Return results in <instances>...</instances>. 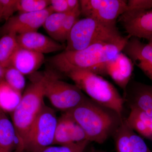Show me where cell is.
Segmentation results:
<instances>
[{"mask_svg":"<svg viewBox=\"0 0 152 152\" xmlns=\"http://www.w3.org/2000/svg\"><path fill=\"white\" fill-rule=\"evenodd\" d=\"M130 37L126 36L116 43H98L79 50H64L50 58L49 63L54 69L66 75L72 71L83 70L102 76L105 64L122 51Z\"/></svg>","mask_w":152,"mask_h":152,"instance_id":"cell-1","label":"cell"},{"mask_svg":"<svg viewBox=\"0 0 152 152\" xmlns=\"http://www.w3.org/2000/svg\"><path fill=\"white\" fill-rule=\"evenodd\" d=\"M65 113L80 126L88 141L99 144L104 143L113 135L124 118L88 96L81 103Z\"/></svg>","mask_w":152,"mask_h":152,"instance_id":"cell-2","label":"cell"},{"mask_svg":"<svg viewBox=\"0 0 152 152\" xmlns=\"http://www.w3.org/2000/svg\"><path fill=\"white\" fill-rule=\"evenodd\" d=\"M20 103L12 113V122L16 132L21 152L25 151L28 135L45 105L42 74H33Z\"/></svg>","mask_w":152,"mask_h":152,"instance_id":"cell-3","label":"cell"},{"mask_svg":"<svg viewBox=\"0 0 152 152\" xmlns=\"http://www.w3.org/2000/svg\"><path fill=\"white\" fill-rule=\"evenodd\" d=\"M66 75L92 100L123 118L124 98L110 82L99 75L88 70L73 71Z\"/></svg>","mask_w":152,"mask_h":152,"instance_id":"cell-4","label":"cell"},{"mask_svg":"<svg viewBox=\"0 0 152 152\" xmlns=\"http://www.w3.org/2000/svg\"><path fill=\"white\" fill-rule=\"evenodd\" d=\"M116 25L108 24L90 18L79 19L66 40L65 50H83L98 43H116L124 39Z\"/></svg>","mask_w":152,"mask_h":152,"instance_id":"cell-5","label":"cell"},{"mask_svg":"<svg viewBox=\"0 0 152 152\" xmlns=\"http://www.w3.org/2000/svg\"><path fill=\"white\" fill-rule=\"evenodd\" d=\"M42 78L45 97L55 108L64 113L75 107L87 97L75 85L63 81L54 72L42 74Z\"/></svg>","mask_w":152,"mask_h":152,"instance_id":"cell-6","label":"cell"},{"mask_svg":"<svg viewBox=\"0 0 152 152\" xmlns=\"http://www.w3.org/2000/svg\"><path fill=\"white\" fill-rule=\"evenodd\" d=\"M58 120L54 110L45 105L30 130L25 151L39 152L54 145Z\"/></svg>","mask_w":152,"mask_h":152,"instance_id":"cell-7","label":"cell"},{"mask_svg":"<svg viewBox=\"0 0 152 152\" xmlns=\"http://www.w3.org/2000/svg\"><path fill=\"white\" fill-rule=\"evenodd\" d=\"M127 1L81 0V15L108 24L116 25L117 19L126 11Z\"/></svg>","mask_w":152,"mask_h":152,"instance_id":"cell-8","label":"cell"},{"mask_svg":"<svg viewBox=\"0 0 152 152\" xmlns=\"http://www.w3.org/2000/svg\"><path fill=\"white\" fill-rule=\"evenodd\" d=\"M53 13L49 7L44 10L37 12L20 13L18 15L11 17L1 29L3 35L14 34L18 36L25 33L37 31L43 26L46 19Z\"/></svg>","mask_w":152,"mask_h":152,"instance_id":"cell-9","label":"cell"},{"mask_svg":"<svg viewBox=\"0 0 152 152\" xmlns=\"http://www.w3.org/2000/svg\"><path fill=\"white\" fill-rule=\"evenodd\" d=\"M118 20L128 36L148 41L152 38V9L142 11H127Z\"/></svg>","mask_w":152,"mask_h":152,"instance_id":"cell-10","label":"cell"},{"mask_svg":"<svg viewBox=\"0 0 152 152\" xmlns=\"http://www.w3.org/2000/svg\"><path fill=\"white\" fill-rule=\"evenodd\" d=\"M123 98L130 109H137L152 117V85L132 80L124 92Z\"/></svg>","mask_w":152,"mask_h":152,"instance_id":"cell-11","label":"cell"},{"mask_svg":"<svg viewBox=\"0 0 152 152\" xmlns=\"http://www.w3.org/2000/svg\"><path fill=\"white\" fill-rule=\"evenodd\" d=\"M134 64L130 59L121 52L105 64L102 75H108L124 91L132 80Z\"/></svg>","mask_w":152,"mask_h":152,"instance_id":"cell-12","label":"cell"},{"mask_svg":"<svg viewBox=\"0 0 152 152\" xmlns=\"http://www.w3.org/2000/svg\"><path fill=\"white\" fill-rule=\"evenodd\" d=\"M124 53L151 80L152 85V48L140 39L131 37L123 48Z\"/></svg>","mask_w":152,"mask_h":152,"instance_id":"cell-13","label":"cell"},{"mask_svg":"<svg viewBox=\"0 0 152 152\" xmlns=\"http://www.w3.org/2000/svg\"><path fill=\"white\" fill-rule=\"evenodd\" d=\"M113 136L116 152H152L142 138L127 124L125 118Z\"/></svg>","mask_w":152,"mask_h":152,"instance_id":"cell-14","label":"cell"},{"mask_svg":"<svg viewBox=\"0 0 152 152\" xmlns=\"http://www.w3.org/2000/svg\"><path fill=\"white\" fill-rule=\"evenodd\" d=\"M85 140H88L83 130L67 114L64 113L58 118L54 145H66Z\"/></svg>","mask_w":152,"mask_h":152,"instance_id":"cell-15","label":"cell"},{"mask_svg":"<svg viewBox=\"0 0 152 152\" xmlns=\"http://www.w3.org/2000/svg\"><path fill=\"white\" fill-rule=\"evenodd\" d=\"M17 39L19 46L43 55L64 50L66 48L64 45L37 31L19 35Z\"/></svg>","mask_w":152,"mask_h":152,"instance_id":"cell-16","label":"cell"},{"mask_svg":"<svg viewBox=\"0 0 152 152\" xmlns=\"http://www.w3.org/2000/svg\"><path fill=\"white\" fill-rule=\"evenodd\" d=\"M42 54L32 51L19 46L13 56L11 65L23 75H31L35 73L44 63Z\"/></svg>","mask_w":152,"mask_h":152,"instance_id":"cell-17","label":"cell"},{"mask_svg":"<svg viewBox=\"0 0 152 152\" xmlns=\"http://www.w3.org/2000/svg\"><path fill=\"white\" fill-rule=\"evenodd\" d=\"M0 148L4 152H21L15 129L5 112L0 109Z\"/></svg>","mask_w":152,"mask_h":152,"instance_id":"cell-18","label":"cell"},{"mask_svg":"<svg viewBox=\"0 0 152 152\" xmlns=\"http://www.w3.org/2000/svg\"><path fill=\"white\" fill-rule=\"evenodd\" d=\"M127 124L140 136L152 141V117L135 109H130Z\"/></svg>","mask_w":152,"mask_h":152,"instance_id":"cell-19","label":"cell"},{"mask_svg":"<svg viewBox=\"0 0 152 152\" xmlns=\"http://www.w3.org/2000/svg\"><path fill=\"white\" fill-rule=\"evenodd\" d=\"M22 95L4 80L0 83V109L12 113L20 103Z\"/></svg>","mask_w":152,"mask_h":152,"instance_id":"cell-20","label":"cell"},{"mask_svg":"<svg viewBox=\"0 0 152 152\" xmlns=\"http://www.w3.org/2000/svg\"><path fill=\"white\" fill-rule=\"evenodd\" d=\"M19 47L17 36L14 34L4 35L0 39V65L5 68L11 65V60Z\"/></svg>","mask_w":152,"mask_h":152,"instance_id":"cell-21","label":"cell"},{"mask_svg":"<svg viewBox=\"0 0 152 152\" xmlns=\"http://www.w3.org/2000/svg\"><path fill=\"white\" fill-rule=\"evenodd\" d=\"M68 13H52L44 22L43 26L44 28L51 38L57 42L63 22Z\"/></svg>","mask_w":152,"mask_h":152,"instance_id":"cell-22","label":"cell"},{"mask_svg":"<svg viewBox=\"0 0 152 152\" xmlns=\"http://www.w3.org/2000/svg\"><path fill=\"white\" fill-rule=\"evenodd\" d=\"M24 76L12 66H10L5 69V81L14 89L21 93L26 87Z\"/></svg>","mask_w":152,"mask_h":152,"instance_id":"cell-23","label":"cell"},{"mask_svg":"<svg viewBox=\"0 0 152 152\" xmlns=\"http://www.w3.org/2000/svg\"><path fill=\"white\" fill-rule=\"evenodd\" d=\"M50 0H18L17 11L20 13L40 12L50 6Z\"/></svg>","mask_w":152,"mask_h":152,"instance_id":"cell-24","label":"cell"},{"mask_svg":"<svg viewBox=\"0 0 152 152\" xmlns=\"http://www.w3.org/2000/svg\"><path fill=\"white\" fill-rule=\"evenodd\" d=\"M81 15L80 10L68 13L63 22L61 31L58 37V42L66 41L71 30Z\"/></svg>","mask_w":152,"mask_h":152,"instance_id":"cell-25","label":"cell"},{"mask_svg":"<svg viewBox=\"0 0 152 152\" xmlns=\"http://www.w3.org/2000/svg\"><path fill=\"white\" fill-rule=\"evenodd\" d=\"M90 142L88 140L66 145H53L39 152H84Z\"/></svg>","mask_w":152,"mask_h":152,"instance_id":"cell-26","label":"cell"},{"mask_svg":"<svg viewBox=\"0 0 152 152\" xmlns=\"http://www.w3.org/2000/svg\"><path fill=\"white\" fill-rule=\"evenodd\" d=\"M18 0H0V12L2 19L6 21L12 17V15L17 12Z\"/></svg>","mask_w":152,"mask_h":152,"instance_id":"cell-27","label":"cell"},{"mask_svg":"<svg viewBox=\"0 0 152 152\" xmlns=\"http://www.w3.org/2000/svg\"><path fill=\"white\" fill-rule=\"evenodd\" d=\"M152 9V0H129L126 12L142 11Z\"/></svg>","mask_w":152,"mask_h":152,"instance_id":"cell-28","label":"cell"},{"mask_svg":"<svg viewBox=\"0 0 152 152\" xmlns=\"http://www.w3.org/2000/svg\"><path fill=\"white\" fill-rule=\"evenodd\" d=\"M49 7L53 12L66 14L70 12L67 0H50Z\"/></svg>","mask_w":152,"mask_h":152,"instance_id":"cell-29","label":"cell"},{"mask_svg":"<svg viewBox=\"0 0 152 152\" xmlns=\"http://www.w3.org/2000/svg\"><path fill=\"white\" fill-rule=\"evenodd\" d=\"M69 12H73L80 10V1L78 0H67Z\"/></svg>","mask_w":152,"mask_h":152,"instance_id":"cell-30","label":"cell"},{"mask_svg":"<svg viewBox=\"0 0 152 152\" xmlns=\"http://www.w3.org/2000/svg\"><path fill=\"white\" fill-rule=\"evenodd\" d=\"M5 68L0 65V83L4 80Z\"/></svg>","mask_w":152,"mask_h":152,"instance_id":"cell-31","label":"cell"},{"mask_svg":"<svg viewBox=\"0 0 152 152\" xmlns=\"http://www.w3.org/2000/svg\"><path fill=\"white\" fill-rule=\"evenodd\" d=\"M148 44L151 47V48H152V38L151 39H150L149 40H148Z\"/></svg>","mask_w":152,"mask_h":152,"instance_id":"cell-32","label":"cell"},{"mask_svg":"<svg viewBox=\"0 0 152 152\" xmlns=\"http://www.w3.org/2000/svg\"><path fill=\"white\" fill-rule=\"evenodd\" d=\"M1 20H2V19L1 15V12H0V22H1Z\"/></svg>","mask_w":152,"mask_h":152,"instance_id":"cell-33","label":"cell"},{"mask_svg":"<svg viewBox=\"0 0 152 152\" xmlns=\"http://www.w3.org/2000/svg\"><path fill=\"white\" fill-rule=\"evenodd\" d=\"M0 152H4L2 150H1V149L0 148Z\"/></svg>","mask_w":152,"mask_h":152,"instance_id":"cell-34","label":"cell"},{"mask_svg":"<svg viewBox=\"0 0 152 152\" xmlns=\"http://www.w3.org/2000/svg\"><path fill=\"white\" fill-rule=\"evenodd\" d=\"M96 152H104V151H97Z\"/></svg>","mask_w":152,"mask_h":152,"instance_id":"cell-35","label":"cell"}]
</instances>
